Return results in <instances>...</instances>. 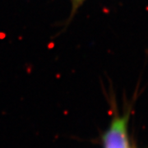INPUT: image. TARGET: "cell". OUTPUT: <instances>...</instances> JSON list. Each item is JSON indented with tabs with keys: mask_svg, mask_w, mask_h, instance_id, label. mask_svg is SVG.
<instances>
[{
	"mask_svg": "<svg viewBox=\"0 0 148 148\" xmlns=\"http://www.w3.org/2000/svg\"><path fill=\"white\" fill-rule=\"evenodd\" d=\"M127 124L128 114L115 117L103 136V148H130Z\"/></svg>",
	"mask_w": 148,
	"mask_h": 148,
	"instance_id": "cell-1",
	"label": "cell"
},
{
	"mask_svg": "<svg viewBox=\"0 0 148 148\" xmlns=\"http://www.w3.org/2000/svg\"><path fill=\"white\" fill-rule=\"evenodd\" d=\"M82 1H84V0H73L74 3H82Z\"/></svg>",
	"mask_w": 148,
	"mask_h": 148,
	"instance_id": "cell-2",
	"label": "cell"
}]
</instances>
